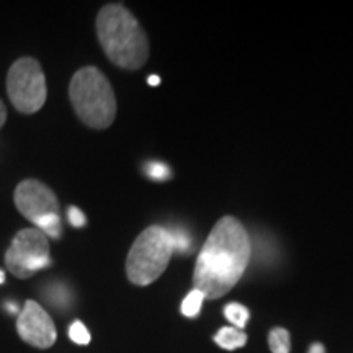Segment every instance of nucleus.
<instances>
[{
	"label": "nucleus",
	"mask_w": 353,
	"mask_h": 353,
	"mask_svg": "<svg viewBox=\"0 0 353 353\" xmlns=\"http://www.w3.org/2000/svg\"><path fill=\"white\" fill-rule=\"evenodd\" d=\"M205 301V294L200 290L190 291L188 296L183 299L182 303V314L187 317H195L200 314L201 304Z\"/></svg>",
	"instance_id": "12"
},
{
	"label": "nucleus",
	"mask_w": 353,
	"mask_h": 353,
	"mask_svg": "<svg viewBox=\"0 0 353 353\" xmlns=\"http://www.w3.org/2000/svg\"><path fill=\"white\" fill-rule=\"evenodd\" d=\"M97 37L114 65L136 70L149 56V41L134 15L120 3H110L97 17Z\"/></svg>",
	"instance_id": "2"
},
{
	"label": "nucleus",
	"mask_w": 353,
	"mask_h": 353,
	"mask_svg": "<svg viewBox=\"0 0 353 353\" xmlns=\"http://www.w3.org/2000/svg\"><path fill=\"white\" fill-rule=\"evenodd\" d=\"M68 219L74 228H83V226H85V223H87L85 214H83V211L79 210L77 206H69Z\"/></svg>",
	"instance_id": "16"
},
{
	"label": "nucleus",
	"mask_w": 353,
	"mask_h": 353,
	"mask_svg": "<svg viewBox=\"0 0 353 353\" xmlns=\"http://www.w3.org/2000/svg\"><path fill=\"white\" fill-rule=\"evenodd\" d=\"M268 345L272 353H290V334L286 329L276 327L268 335Z\"/></svg>",
	"instance_id": "11"
},
{
	"label": "nucleus",
	"mask_w": 353,
	"mask_h": 353,
	"mask_svg": "<svg viewBox=\"0 0 353 353\" xmlns=\"http://www.w3.org/2000/svg\"><path fill=\"white\" fill-rule=\"evenodd\" d=\"M214 342L224 350H236V348L245 345L247 335L241 329L223 327L214 335Z\"/></svg>",
	"instance_id": "9"
},
{
	"label": "nucleus",
	"mask_w": 353,
	"mask_h": 353,
	"mask_svg": "<svg viewBox=\"0 0 353 353\" xmlns=\"http://www.w3.org/2000/svg\"><path fill=\"white\" fill-rule=\"evenodd\" d=\"M7 94L20 113L33 114L46 103L48 87L41 65L33 57H20L7 74Z\"/></svg>",
	"instance_id": "6"
},
{
	"label": "nucleus",
	"mask_w": 353,
	"mask_h": 353,
	"mask_svg": "<svg viewBox=\"0 0 353 353\" xmlns=\"http://www.w3.org/2000/svg\"><path fill=\"white\" fill-rule=\"evenodd\" d=\"M69 337L70 341L79 343V345H87L90 342V332L81 321L72 322V325L69 327Z\"/></svg>",
	"instance_id": "14"
},
{
	"label": "nucleus",
	"mask_w": 353,
	"mask_h": 353,
	"mask_svg": "<svg viewBox=\"0 0 353 353\" xmlns=\"http://www.w3.org/2000/svg\"><path fill=\"white\" fill-rule=\"evenodd\" d=\"M69 97L76 114L83 125L94 130H107L117 117V99L108 79L100 69L82 68L74 74Z\"/></svg>",
	"instance_id": "3"
},
{
	"label": "nucleus",
	"mask_w": 353,
	"mask_h": 353,
	"mask_svg": "<svg viewBox=\"0 0 353 353\" xmlns=\"http://www.w3.org/2000/svg\"><path fill=\"white\" fill-rule=\"evenodd\" d=\"M3 281H6V273H3L2 270H0V285H2Z\"/></svg>",
	"instance_id": "21"
},
{
	"label": "nucleus",
	"mask_w": 353,
	"mask_h": 353,
	"mask_svg": "<svg viewBox=\"0 0 353 353\" xmlns=\"http://www.w3.org/2000/svg\"><path fill=\"white\" fill-rule=\"evenodd\" d=\"M17 210L39 229L48 239H61L63 221L59 214V200L56 193L34 179L19 183L13 195Z\"/></svg>",
	"instance_id": "5"
},
{
	"label": "nucleus",
	"mask_w": 353,
	"mask_h": 353,
	"mask_svg": "<svg viewBox=\"0 0 353 353\" xmlns=\"http://www.w3.org/2000/svg\"><path fill=\"white\" fill-rule=\"evenodd\" d=\"M172 234V239H174V249L175 252H187L190 250V245H192V239H190L188 232H185L183 229H169Z\"/></svg>",
	"instance_id": "15"
},
{
	"label": "nucleus",
	"mask_w": 353,
	"mask_h": 353,
	"mask_svg": "<svg viewBox=\"0 0 353 353\" xmlns=\"http://www.w3.org/2000/svg\"><path fill=\"white\" fill-rule=\"evenodd\" d=\"M6 121H7V108L6 105H3V101L0 100V128L6 125Z\"/></svg>",
	"instance_id": "17"
},
{
	"label": "nucleus",
	"mask_w": 353,
	"mask_h": 353,
	"mask_svg": "<svg viewBox=\"0 0 353 353\" xmlns=\"http://www.w3.org/2000/svg\"><path fill=\"white\" fill-rule=\"evenodd\" d=\"M17 332L20 339L34 348H50L54 345L57 332L56 325L44 309L37 301H26L17 319Z\"/></svg>",
	"instance_id": "8"
},
{
	"label": "nucleus",
	"mask_w": 353,
	"mask_h": 353,
	"mask_svg": "<svg viewBox=\"0 0 353 353\" xmlns=\"http://www.w3.org/2000/svg\"><path fill=\"white\" fill-rule=\"evenodd\" d=\"M148 83H149V85H152V87L161 85V77H159V76H151V77L148 79Z\"/></svg>",
	"instance_id": "19"
},
{
	"label": "nucleus",
	"mask_w": 353,
	"mask_h": 353,
	"mask_svg": "<svg viewBox=\"0 0 353 353\" xmlns=\"http://www.w3.org/2000/svg\"><path fill=\"white\" fill-rule=\"evenodd\" d=\"M174 239L167 228L151 226L139 234L126 259V275L132 285L148 286L165 272L172 255Z\"/></svg>",
	"instance_id": "4"
},
{
	"label": "nucleus",
	"mask_w": 353,
	"mask_h": 353,
	"mask_svg": "<svg viewBox=\"0 0 353 353\" xmlns=\"http://www.w3.org/2000/svg\"><path fill=\"white\" fill-rule=\"evenodd\" d=\"M250 255V237L242 223L232 216L221 218L196 259L193 273L195 290L210 299L224 296L244 275Z\"/></svg>",
	"instance_id": "1"
},
{
	"label": "nucleus",
	"mask_w": 353,
	"mask_h": 353,
	"mask_svg": "<svg viewBox=\"0 0 353 353\" xmlns=\"http://www.w3.org/2000/svg\"><path fill=\"white\" fill-rule=\"evenodd\" d=\"M144 172L145 175L149 176V179L152 180H157V182H164V180H169L172 172L169 167H167L164 162H148L144 167Z\"/></svg>",
	"instance_id": "13"
},
{
	"label": "nucleus",
	"mask_w": 353,
	"mask_h": 353,
	"mask_svg": "<svg viewBox=\"0 0 353 353\" xmlns=\"http://www.w3.org/2000/svg\"><path fill=\"white\" fill-rule=\"evenodd\" d=\"M309 353H325L324 345H321V343H312L311 348H309Z\"/></svg>",
	"instance_id": "18"
},
{
	"label": "nucleus",
	"mask_w": 353,
	"mask_h": 353,
	"mask_svg": "<svg viewBox=\"0 0 353 353\" xmlns=\"http://www.w3.org/2000/svg\"><path fill=\"white\" fill-rule=\"evenodd\" d=\"M224 316L228 317V321L231 322L236 329H244L247 321H249V309L245 306H242L239 303H231L224 307Z\"/></svg>",
	"instance_id": "10"
},
{
	"label": "nucleus",
	"mask_w": 353,
	"mask_h": 353,
	"mask_svg": "<svg viewBox=\"0 0 353 353\" xmlns=\"http://www.w3.org/2000/svg\"><path fill=\"white\" fill-rule=\"evenodd\" d=\"M7 307H8V311L13 312V314H15V312H19V309H17L15 303H7Z\"/></svg>",
	"instance_id": "20"
},
{
	"label": "nucleus",
	"mask_w": 353,
	"mask_h": 353,
	"mask_svg": "<svg viewBox=\"0 0 353 353\" xmlns=\"http://www.w3.org/2000/svg\"><path fill=\"white\" fill-rule=\"evenodd\" d=\"M51 265L50 241L37 228L15 234L6 254V267L17 278H30Z\"/></svg>",
	"instance_id": "7"
}]
</instances>
